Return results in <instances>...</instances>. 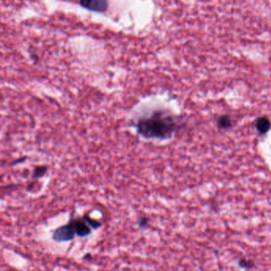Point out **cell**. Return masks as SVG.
I'll return each mask as SVG.
<instances>
[{
  "label": "cell",
  "mask_w": 271,
  "mask_h": 271,
  "mask_svg": "<svg viewBox=\"0 0 271 271\" xmlns=\"http://www.w3.org/2000/svg\"><path fill=\"white\" fill-rule=\"evenodd\" d=\"M47 170L48 167L45 166V165L36 167V168H35V171H33V175H32V179L36 180L42 178V177L44 176Z\"/></svg>",
  "instance_id": "cell-8"
},
{
  "label": "cell",
  "mask_w": 271,
  "mask_h": 271,
  "mask_svg": "<svg viewBox=\"0 0 271 271\" xmlns=\"http://www.w3.org/2000/svg\"><path fill=\"white\" fill-rule=\"evenodd\" d=\"M26 158H25V157H24V158H19V159L16 160V161H13V162H12L11 165H16V164L22 163V162H23L24 161H26Z\"/></svg>",
  "instance_id": "cell-11"
},
{
  "label": "cell",
  "mask_w": 271,
  "mask_h": 271,
  "mask_svg": "<svg viewBox=\"0 0 271 271\" xmlns=\"http://www.w3.org/2000/svg\"><path fill=\"white\" fill-rule=\"evenodd\" d=\"M182 127L178 118L165 111H156L151 115L139 119L136 128L146 139L168 140Z\"/></svg>",
  "instance_id": "cell-1"
},
{
  "label": "cell",
  "mask_w": 271,
  "mask_h": 271,
  "mask_svg": "<svg viewBox=\"0 0 271 271\" xmlns=\"http://www.w3.org/2000/svg\"><path fill=\"white\" fill-rule=\"evenodd\" d=\"M75 231L70 223L66 225L57 227L53 233V240L57 243L69 242L74 240L75 237Z\"/></svg>",
  "instance_id": "cell-2"
},
{
  "label": "cell",
  "mask_w": 271,
  "mask_h": 271,
  "mask_svg": "<svg viewBox=\"0 0 271 271\" xmlns=\"http://www.w3.org/2000/svg\"><path fill=\"white\" fill-rule=\"evenodd\" d=\"M83 220L86 222L90 227H92L93 229H98L99 227H102V223L98 221V220H94V219L91 218L88 215H84L83 217Z\"/></svg>",
  "instance_id": "cell-7"
},
{
  "label": "cell",
  "mask_w": 271,
  "mask_h": 271,
  "mask_svg": "<svg viewBox=\"0 0 271 271\" xmlns=\"http://www.w3.org/2000/svg\"><path fill=\"white\" fill-rule=\"evenodd\" d=\"M80 4L85 9L97 12H104L108 8V3L105 0H83Z\"/></svg>",
  "instance_id": "cell-4"
},
{
  "label": "cell",
  "mask_w": 271,
  "mask_h": 271,
  "mask_svg": "<svg viewBox=\"0 0 271 271\" xmlns=\"http://www.w3.org/2000/svg\"><path fill=\"white\" fill-rule=\"evenodd\" d=\"M149 222H150V219L147 218V217H140L138 220V226L141 229H147L149 227Z\"/></svg>",
  "instance_id": "cell-10"
},
{
  "label": "cell",
  "mask_w": 271,
  "mask_h": 271,
  "mask_svg": "<svg viewBox=\"0 0 271 271\" xmlns=\"http://www.w3.org/2000/svg\"><path fill=\"white\" fill-rule=\"evenodd\" d=\"M217 127L220 130H228L233 126V121L228 115H223L219 118L216 122Z\"/></svg>",
  "instance_id": "cell-6"
},
{
  "label": "cell",
  "mask_w": 271,
  "mask_h": 271,
  "mask_svg": "<svg viewBox=\"0 0 271 271\" xmlns=\"http://www.w3.org/2000/svg\"><path fill=\"white\" fill-rule=\"evenodd\" d=\"M70 223L74 227V231H75L76 234L78 237L84 238V237L88 236L92 232L91 227L88 226V224L83 219L73 220Z\"/></svg>",
  "instance_id": "cell-3"
},
{
  "label": "cell",
  "mask_w": 271,
  "mask_h": 271,
  "mask_svg": "<svg viewBox=\"0 0 271 271\" xmlns=\"http://www.w3.org/2000/svg\"><path fill=\"white\" fill-rule=\"evenodd\" d=\"M255 129L261 136L267 134L271 128V122L267 116H260L256 119L255 123Z\"/></svg>",
  "instance_id": "cell-5"
},
{
  "label": "cell",
  "mask_w": 271,
  "mask_h": 271,
  "mask_svg": "<svg viewBox=\"0 0 271 271\" xmlns=\"http://www.w3.org/2000/svg\"><path fill=\"white\" fill-rule=\"evenodd\" d=\"M238 265L242 269H251L255 266V263L249 258H240L238 262Z\"/></svg>",
  "instance_id": "cell-9"
}]
</instances>
